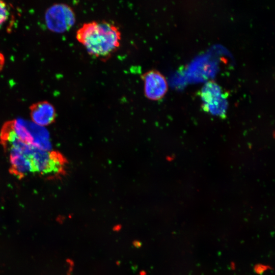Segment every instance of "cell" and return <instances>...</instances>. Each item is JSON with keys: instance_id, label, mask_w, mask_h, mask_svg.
Here are the masks:
<instances>
[{"instance_id": "277c9868", "label": "cell", "mask_w": 275, "mask_h": 275, "mask_svg": "<svg viewBox=\"0 0 275 275\" xmlns=\"http://www.w3.org/2000/svg\"><path fill=\"white\" fill-rule=\"evenodd\" d=\"M45 21L48 29L58 33L68 31L76 21L75 13L69 5L58 3L49 7L45 13Z\"/></svg>"}, {"instance_id": "6da1fadb", "label": "cell", "mask_w": 275, "mask_h": 275, "mask_svg": "<svg viewBox=\"0 0 275 275\" xmlns=\"http://www.w3.org/2000/svg\"><path fill=\"white\" fill-rule=\"evenodd\" d=\"M0 139L8 154L10 171L18 177L29 174L57 177L65 174L67 160L64 156L37 145L16 120L4 124Z\"/></svg>"}, {"instance_id": "3957f363", "label": "cell", "mask_w": 275, "mask_h": 275, "mask_svg": "<svg viewBox=\"0 0 275 275\" xmlns=\"http://www.w3.org/2000/svg\"><path fill=\"white\" fill-rule=\"evenodd\" d=\"M200 96L203 111L222 119L226 118L227 94L217 83L214 80L206 82L201 89Z\"/></svg>"}, {"instance_id": "52a82bcc", "label": "cell", "mask_w": 275, "mask_h": 275, "mask_svg": "<svg viewBox=\"0 0 275 275\" xmlns=\"http://www.w3.org/2000/svg\"><path fill=\"white\" fill-rule=\"evenodd\" d=\"M10 15V8L5 2L0 1V29L6 23Z\"/></svg>"}, {"instance_id": "ba28073f", "label": "cell", "mask_w": 275, "mask_h": 275, "mask_svg": "<svg viewBox=\"0 0 275 275\" xmlns=\"http://www.w3.org/2000/svg\"><path fill=\"white\" fill-rule=\"evenodd\" d=\"M5 62V59L3 54L0 52V71L2 70L4 67Z\"/></svg>"}, {"instance_id": "8992f818", "label": "cell", "mask_w": 275, "mask_h": 275, "mask_svg": "<svg viewBox=\"0 0 275 275\" xmlns=\"http://www.w3.org/2000/svg\"><path fill=\"white\" fill-rule=\"evenodd\" d=\"M32 121L40 126H47L53 123L56 118L54 107L47 101L37 102L30 107Z\"/></svg>"}, {"instance_id": "5b68a950", "label": "cell", "mask_w": 275, "mask_h": 275, "mask_svg": "<svg viewBox=\"0 0 275 275\" xmlns=\"http://www.w3.org/2000/svg\"><path fill=\"white\" fill-rule=\"evenodd\" d=\"M144 82L145 96L148 99L157 101L161 99L168 90V84L165 76L159 71L150 70L141 75Z\"/></svg>"}, {"instance_id": "7a4b0ae2", "label": "cell", "mask_w": 275, "mask_h": 275, "mask_svg": "<svg viewBox=\"0 0 275 275\" xmlns=\"http://www.w3.org/2000/svg\"><path fill=\"white\" fill-rule=\"evenodd\" d=\"M76 38L91 56L106 58L119 47L121 33L112 22L91 21L84 23L78 29Z\"/></svg>"}]
</instances>
